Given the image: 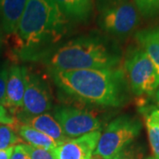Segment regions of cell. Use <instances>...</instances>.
<instances>
[{"mask_svg": "<svg viewBox=\"0 0 159 159\" xmlns=\"http://www.w3.org/2000/svg\"><path fill=\"white\" fill-rule=\"evenodd\" d=\"M70 20L54 0H28L15 33L6 35L15 57H45L67 34Z\"/></svg>", "mask_w": 159, "mask_h": 159, "instance_id": "1", "label": "cell"}, {"mask_svg": "<svg viewBox=\"0 0 159 159\" xmlns=\"http://www.w3.org/2000/svg\"><path fill=\"white\" fill-rule=\"evenodd\" d=\"M57 87L81 102L103 107H120L130 100L131 89L120 67L52 72Z\"/></svg>", "mask_w": 159, "mask_h": 159, "instance_id": "2", "label": "cell"}, {"mask_svg": "<svg viewBox=\"0 0 159 159\" xmlns=\"http://www.w3.org/2000/svg\"><path fill=\"white\" fill-rule=\"evenodd\" d=\"M52 72L83 69L115 68L121 61L116 43L99 34L80 35L57 45L46 56Z\"/></svg>", "mask_w": 159, "mask_h": 159, "instance_id": "3", "label": "cell"}, {"mask_svg": "<svg viewBox=\"0 0 159 159\" xmlns=\"http://www.w3.org/2000/svg\"><path fill=\"white\" fill-rule=\"evenodd\" d=\"M124 71L131 91L135 96H152L159 88V66L139 46L128 49Z\"/></svg>", "mask_w": 159, "mask_h": 159, "instance_id": "4", "label": "cell"}, {"mask_svg": "<svg viewBox=\"0 0 159 159\" xmlns=\"http://www.w3.org/2000/svg\"><path fill=\"white\" fill-rule=\"evenodd\" d=\"M142 128V122L135 117L129 115L118 117L101 134L94 156L102 159H112L133 143Z\"/></svg>", "mask_w": 159, "mask_h": 159, "instance_id": "5", "label": "cell"}, {"mask_svg": "<svg viewBox=\"0 0 159 159\" xmlns=\"http://www.w3.org/2000/svg\"><path fill=\"white\" fill-rule=\"evenodd\" d=\"M140 21V12L133 0H117L100 8L99 27L115 37H127L137 29Z\"/></svg>", "mask_w": 159, "mask_h": 159, "instance_id": "6", "label": "cell"}, {"mask_svg": "<svg viewBox=\"0 0 159 159\" xmlns=\"http://www.w3.org/2000/svg\"><path fill=\"white\" fill-rule=\"evenodd\" d=\"M54 118L69 139L82 136L100 130L101 121L96 115L83 109L59 106L55 110Z\"/></svg>", "mask_w": 159, "mask_h": 159, "instance_id": "7", "label": "cell"}, {"mask_svg": "<svg viewBox=\"0 0 159 159\" xmlns=\"http://www.w3.org/2000/svg\"><path fill=\"white\" fill-rule=\"evenodd\" d=\"M51 97L48 87L37 75L28 72L23 97L24 111L28 116H36L46 113L51 109Z\"/></svg>", "mask_w": 159, "mask_h": 159, "instance_id": "8", "label": "cell"}, {"mask_svg": "<svg viewBox=\"0 0 159 159\" xmlns=\"http://www.w3.org/2000/svg\"><path fill=\"white\" fill-rule=\"evenodd\" d=\"M101 136V132H92L82 136L67 139L58 143L51 152L55 159H92Z\"/></svg>", "mask_w": 159, "mask_h": 159, "instance_id": "9", "label": "cell"}, {"mask_svg": "<svg viewBox=\"0 0 159 159\" xmlns=\"http://www.w3.org/2000/svg\"><path fill=\"white\" fill-rule=\"evenodd\" d=\"M28 70L25 66H11L8 70L6 84V107L22 108L23 97L26 89Z\"/></svg>", "mask_w": 159, "mask_h": 159, "instance_id": "10", "label": "cell"}, {"mask_svg": "<svg viewBox=\"0 0 159 159\" xmlns=\"http://www.w3.org/2000/svg\"><path fill=\"white\" fill-rule=\"evenodd\" d=\"M28 0H0V27L3 34L15 33Z\"/></svg>", "mask_w": 159, "mask_h": 159, "instance_id": "11", "label": "cell"}, {"mask_svg": "<svg viewBox=\"0 0 159 159\" xmlns=\"http://www.w3.org/2000/svg\"><path fill=\"white\" fill-rule=\"evenodd\" d=\"M25 125H28L44 134L58 143L65 142L69 138L65 135L60 125L50 113H43L36 116H28L24 119Z\"/></svg>", "mask_w": 159, "mask_h": 159, "instance_id": "12", "label": "cell"}, {"mask_svg": "<svg viewBox=\"0 0 159 159\" xmlns=\"http://www.w3.org/2000/svg\"><path fill=\"white\" fill-rule=\"evenodd\" d=\"M60 11L74 21H86L93 11V0H54Z\"/></svg>", "mask_w": 159, "mask_h": 159, "instance_id": "13", "label": "cell"}, {"mask_svg": "<svg viewBox=\"0 0 159 159\" xmlns=\"http://www.w3.org/2000/svg\"><path fill=\"white\" fill-rule=\"evenodd\" d=\"M134 37L138 46L159 66V26L139 30Z\"/></svg>", "mask_w": 159, "mask_h": 159, "instance_id": "14", "label": "cell"}, {"mask_svg": "<svg viewBox=\"0 0 159 159\" xmlns=\"http://www.w3.org/2000/svg\"><path fill=\"white\" fill-rule=\"evenodd\" d=\"M18 132L20 136L24 141L29 142V145L40 148H44L51 151L53 148H56L57 143L51 137L35 130L34 128L28 125H21L19 126Z\"/></svg>", "mask_w": 159, "mask_h": 159, "instance_id": "15", "label": "cell"}, {"mask_svg": "<svg viewBox=\"0 0 159 159\" xmlns=\"http://www.w3.org/2000/svg\"><path fill=\"white\" fill-rule=\"evenodd\" d=\"M143 116L146 122L148 142L153 153L154 159H159V127L155 123V121L150 119L148 116L146 115Z\"/></svg>", "mask_w": 159, "mask_h": 159, "instance_id": "16", "label": "cell"}, {"mask_svg": "<svg viewBox=\"0 0 159 159\" xmlns=\"http://www.w3.org/2000/svg\"><path fill=\"white\" fill-rule=\"evenodd\" d=\"M21 142L11 125L0 124V150L13 147Z\"/></svg>", "mask_w": 159, "mask_h": 159, "instance_id": "17", "label": "cell"}, {"mask_svg": "<svg viewBox=\"0 0 159 159\" xmlns=\"http://www.w3.org/2000/svg\"><path fill=\"white\" fill-rule=\"evenodd\" d=\"M140 14L145 18H154L159 15V0H134Z\"/></svg>", "mask_w": 159, "mask_h": 159, "instance_id": "18", "label": "cell"}, {"mask_svg": "<svg viewBox=\"0 0 159 159\" xmlns=\"http://www.w3.org/2000/svg\"><path fill=\"white\" fill-rule=\"evenodd\" d=\"M142 153L141 148L133 144L124 148L117 154L112 159H142Z\"/></svg>", "mask_w": 159, "mask_h": 159, "instance_id": "19", "label": "cell"}, {"mask_svg": "<svg viewBox=\"0 0 159 159\" xmlns=\"http://www.w3.org/2000/svg\"><path fill=\"white\" fill-rule=\"evenodd\" d=\"M26 148L29 151L31 159H55L50 150H47L44 148H35L29 144H26Z\"/></svg>", "mask_w": 159, "mask_h": 159, "instance_id": "20", "label": "cell"}, {"mask_svg": "<svg viewBox=\"0 0 159 159\" xmlns=\"http://www.w3.org/2000/svg\"><path fill=\"white\" fill-rule=\"evenodd\" d=\"M8 78V70L3 68L0 70V104L6 107V84Z\"/></svg>", "mask_w": 159, "mask_h": 159, "instance_id": "21", "label": "cell"}, {"mask_svg": "<svg viewBox=\"0 0 159 159\" xmlns=\"http://www.w3.org/2000/svg\"><path fill=\"white\" fill-rule=\"evenodd\" d=\"M10 159H31L26 144H18L13 147Z\"/></svg>", "mask_w": 159, "mask_h": 159, "instance_id": "22", "label": "cell"}, {"mask_svg": "<svg viewBox=\"0 0 159 159\" xmlns=\"http://www.w3.org/2000/svg\"><path fill=\"white\" fill-rule=\"evenodd\" d=\"M142 113L143 115L148 116L150 119L155 121V123L159 127V109L157 107H147L143 106L141 110Z\"/></svg>", "mask_w": 159, "mask_h": 159, "instance_id": "23", "label": "cell"}, {"mask_svg": "<svg viewBox=\"0 0 159 159\" xmlns=\"http://www.w3.org/2000/svg\"><path fill=\"white\" fill-rule=\"evenodd\" d=\"M0 124L11 125V126L15 124V119L8 114L6 107H4L1 104H0Z\"/></svg>", "mask_w": 159, "mask_h": 159, "instance_id": "24", "label": "cell"}, {"mask_svg": "<svg viewBox=\"0 0 159 159\" xmlns=\"http://www.w3.org/2000/svg\"><path fill=\"white\" fill-rule=\"evenodd\" d=\"M13 147L6 148V149H3V150H0V159H10V157H11V152H12Z\"/></svg>", "mask_w": 159, "mask_h": 159, "instance_id": "25", "label": "cell"}, {"mask_svg": "<svg viewBox=\"0 0 159 159\" xmlns=\"http://www.w3.org/2000/svg\"><path fill=\"white\" fill-rule=\"evenodd\" d=\"M115 1H117V0H97L98 6H99V9L103 7L104 6H106V5H108V4L115 2Z\"/></svg>", "mask_w": 159, "mask_h": 159, "instance_id": "26", "label": "cell"}, {"mask_svg": "<svg viewBox=\"0 0 159 159\" xmlns=\"http://www.w3.org/2000/svg\"><path fill=\"white\" fill-rule=\"evenodd\" d=\"M154 95H155V101H156L157 104V106L159 107V88L157 89L156 93H155Z\"/></svg>", "mask_w": 159, "mask_h": 159, "instance_id": "27", "label": "cell"}, {"mask_svg": "<svg viewBox=\"0 0 159 159\" xmlns=\"http://www.w3.org/2000/svg\"><path fill=\"white\" fill-rule=\"evenodd\" d=\"M2 34H3V32L1 30V27H0V40L2 39Z\"/></svg>", "mask_w": 159, "mask_h": 159, "instance_id": "28", "label": "cell"}, {"mask_svg": "<svg viewBox=\"0 0 159 159\" xmlns=\"http://www.w3.org/2000/svg\"><path fill=\"white\" fill-rule=\"evenodd\" d=\"M148 159H154V158H151V157H149V158H148Z\"/></svg>", "mask_w": 159, "mask_h": 159, "instance_id": "29", "label": "cell"}]
</instances>
